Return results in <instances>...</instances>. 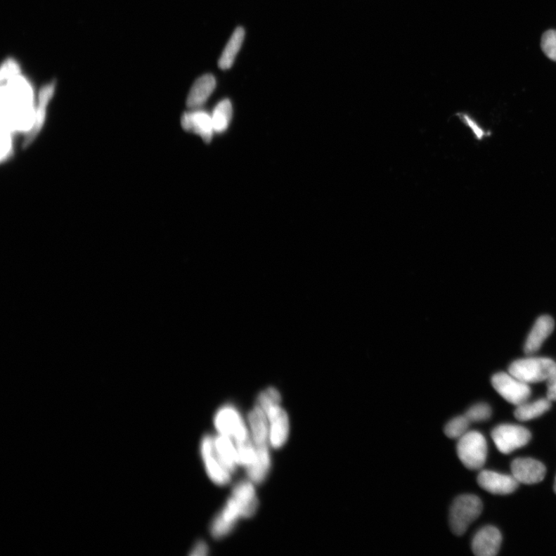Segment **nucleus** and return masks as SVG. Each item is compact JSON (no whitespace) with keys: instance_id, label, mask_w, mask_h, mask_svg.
<instances>
[{"instance_id":"11","label":"nucleus","mask_w":556,"mask_h":556,"mask_svg":"<svg viewBox=\"0 0 556 556\" xmlns=\"http://www.w3.org/2000/svg\"><path fill=\"white\" fill-rule=\"evenodd\" d=\"M503 542L500 531L496 527L486 526L477 532L472 540V551L477 556L496 555Z\"/></svg>"},{"instance_id":"6","label":"nucleus","mask_w":556,"mask_h":556,"mask_svg":"<svg viewBox=\"0 0 556 556\" xmlns=\"http://www.w3.org/2000/svg\"><path fill=\"white\" fill-rule=\"evenodd\" d=\"M201 453L205 462L207 472L211 480L219 485H224L231 481V472L218 458L214 441L210 436L203 438L201 444Z\"/></svg>"},{"instance_id":"15","label":"nucleus","mask_w":556,"mask_h":556,"mask_svg":"<svg viewBox=\"0 0 556 556\" xmlns=\"http://www.w3.org/2000/svg\"><path fill=\"white\" fill-rule=\"evenodd\" d=\"M240 516H241L240 509L234 500L231 498L222 512L216 516L212 524L211 532L214 537L219 538L228 534Z\"/></svg>"},{"instance_id":"9","label":"nucleus","mask_w":556,"mask_h":556,"mask_svg":"<svg viewBox=\"0 0 556 556\" xmlns=\"http://www.w3.org/2000/svg\"><path fill=\"white\" fill-rule=\"evenodd\" d=\"M512 473L519 483L535 484L543 481L546 468L541 462L532 458H517L511 465Z\"/></svg>"},{"instance_id":"28","label":"nucleus","mask_w":556,"mask_h":556,"mask_svg":"<svg viewBox=\"0 0 556 556\" xmlns=\"http://www.w3.org/2000/svg\"><path fill=\"white\" fill-rule=\"evenodd\" d=\"M541 46L545 56L556 62V30L546 31L542 37Z\"/></svg>"},{"instance_id":"16","label":"nucleus","mask_w":556,"mask_h":556,"mask_svg":"<svg viewBox=\"0 0 556 556\" xmlns=\"http://www.w3.org/2000/svg\"><path fill=\"white\" fill-rule=\"evenodd\" d=\"M216 79L212 75H205L195 82L187 98V106L197 109L206 103L216 88Z\"/></svg>"},{"instance_id":"22","label":"nucleus","mask_w":556,"mask_h":556,"mask_svg":"<svg viewBox=\"0 0 556 556\" xmlns=\"http://www.w3.org/2000/svg\"><path fill=\"white\" fill-rule=\"evenodd\" d=\"M551 401L549 399H540L532 403H524L517 406L515 417L520 421H529L539 417L549 411L551 408Z\"/></svg>"},{"instance_id":"23","label":"nucleus","mask_w":556,"mask_h":556,"mask_svg":"<svg viewBox=\"0 0 556 556\" xmlns=\"http://www.w3.org/2000/svg\"><path fill=\"white\" fill-rule=\"evenodd\" d=\"M233 113L231 101L225 99L219 103L211 115L214 131L221 133L228 128Z\"/></svg>"},{"instance_id":"7","label":"nucleus","mask_w":556,"mask_h":556,"mask_svg":"<svg viewBox=\"0 0 556 556\" xmlns=\"http://www.w3.org/2000/svg\"><path fill=\"white\" fill-rule=\"evenodd\" d=\"M215 425L221 434L233 437L236 441L245 439L250 435L244 421L231 406L224 407L218 411Z\"/></svg>"},{"instance_id":"14","label":"nucleus","mask_w":556,"mask_h":556,"mask_svg":"<svg viewBox=\"0 0 556 556\" xmlns=\"http://www.w3.org/2000/svg\"><path fill=\"white\" fill-rule=\"evenodd\" d=\"M555 323L552 317L543 316L538 318L531 332L529 333L524 351L527 354H534L540 348L543 343L554 330Z\"/></svg>"},{"instance_id":"24","label":"nucleus","mask_w":556,"mask_h":556,"mask_svg":"<svg viewBox=\"0 0 556 556\" xmlns=\"http://www.w3.org/2000/svg\"><path fill=\"white\" fill-rule=\"evenodd\" d=\"M236 444L239 465L248 468L254 464L256 458L254 445L250 435L245 439L236 441Z\"/></svg>"},{"instance_id":"13","label":"nucleus","mask_w":556,"mask_h":556,"mask_svg":"<svg viewBox=\"0 0 556 556\" xmlns=\"http://www.w3.org/2000/svg\"><path fill=\"white\" fill-rule=\"evenodd\" d=\"M231 498L238 506L241 517L250 518L256 512L258 500L252 483L243 481L238 484L234 488Z\"/></svg>"},{"instance_id":"2","label":"nucleus","mask_w":556,"mask_h":556,"mask_svg":"<svg viewBox=\"0 0 556 556\" xmlns=\"http://www.w3.org/2000/svg\"><path fill=\"white\" fill-rule=\"evenodd\" d=\"M457 453L467 469L477 471L483 467L488 456L486 439L479 432H468L458 439Z\"/></svg>"},{"instance_id":"19","label":"nucleus","mask_w":556,"mask_h":556,"mask_svg":"<svg viewBox=\"0 0 556 556\" xmlns=\"http://www.w3.org/2000/svg\"><path fill=\"white\" fill-rule=\"evenodd\" d=\"M267 418V415L258 406H256L255 408L249 414V422L254 445L268 444L269 427Z\"/></svg>"},{"instance_id":"26","label":"nucleus","mask_w":556,"mask_h":556,"mask_svg":"<svg viewBox=\"0 0 556 556\" xmlns=\"http://www.w3.org/2000/svg\"><path fill=\"white\" fill-rule=\"evenodd\" d=\"M491 408L487 403H477L471 407L465 413L470 422L486 421L491 417Z\"/></svg>"},{"instance_id":"18","label":"nucleus","mask_w":556,"mask_h":556,"mask_svg":"<svg viewBox=\"0 0 556 556\" xmlns=\"http://www.w3.org/2000/svg\"><path fill=\"white\" fill-rule=\"evenodd\" d=\"M254 448L255 460L254 464L247 468V473L250 480L259 484L264 481L269 472L271 459L268 444L254 445Z\"/></svg>"},{"instance_id":"3","label":"nucleus","mask_w":556,"mask_h":556,"mask_svg":"<svg viewBox=\"0 0 556 556\" xmlns=\"http://www.w3.org/2000/svg\"><path fill=\"white\" fill-rule=\"evenodd\" d=\"M556 363L549 358H528L516 360L509 366V373L527 383H537L549 380Z\"/></svg>"},{"instance_id":"27","label":"nucleus","mask_w":556,"mask_h":556,"mask_svg":"<svg viewBox=\"0 0 556 556\" xmlns=\"http://www.w3.org/2000/svg\"><path fill=\"white\" fill-rule=\"evenodd\" d=\"M280 402V396L278 391L273 388H269L262 392L257 399V406L265 411L271 406L278 405Z\"/></svg>"},{"instance_id":"17","label":"nucleus","mask_w":556,"mask_h":556,"mask_svg":"<svg viewBox=\"0 0 556 556\" xmlns=\"http://www.w3.org/2000/svg\"><path fill=\"white\" fill-rule=\"evenodd\" d=\"M54 90V84H50L46 86L40 93V101H39V107L36 114L35 119L33 122L32 127L27 133L25 141H23V148H27L34 142L39 132L41 131L43 127L46 106H48L49 101H50Z\"/></svg>"},{"instance_id":"21","label":"nucleus","mask_w":556,"mask_h":556,"mask_svg":"<svg viewBox=\"0 0 556 556\" xmlns=\"http://www.w3.org/2000/svg\"><path fill=\"white\" fill-rule=\"evenodd\" d=\"M245 36V31L242 27L235 30L230 41L225 46L220 60H219L218 65L221 69L227 70L233 66L235 58H236L243 42H244Z\"/></svg>"},{"instance_id":"8","label":"nucleus","mask_w":556,"mask_h":556,"mask_svg":"<svg viewBox=\"0 0 556 556\" xmlns=\"http://www.w3.org/2000/svg\"><path fill=\"white\" fill-rule=\"evenodd\" d=\"M479 486L493 495H510L519 487V482L513 475L491 471H481L477 476Z\"/></svg>"},{"instance_id":"31","label":"nucleus","mask_w":556,"mask_h":556,"mask_svg":"<svg viewBox=\"0 0 556 556\" xmlns=\"http://www.w3.org/2000/svg\"><path fill=\"white\" fill-rule=\"evenodd\" d=\"M555 380H556V366L550 378L548 380V384H550V383L554 382Z\"/></svg>"},{"instance_id":"25","label":"nucleus","mask_w":556,"mask_h":556,"mask_svg":"<svg viewBox=\"0 0 556 556\" xmlns=\"http://www.w3.org/2000/svg\"><path fill=\"white\" fill-rule=\"evenodd\" d=\"M471 422L465 416H459L450 420L444 427V434L451 439H460L467 432Z\"/></svg>"},{"instance_id":"1","label":"nucleus","mask_w":556,"mask_h":556,"mask_svg":"<svg viewBox=\"0 0 556 556\" xmlns=\"http://www.w3.org/2000/svg\"><path fill=\"white\" fill-rule=\"evenodd\" d=\"M481 500L474 495H463L453 500L449 514V524L454 535H464L470 526L481 515Z\"/></svg>"},{"instance_id":"30","label":"nucleus","mask_w":556,"mask_h":556,"mask_svg":"<svg viewBox=\"0 0 556 556\" xmlns=\"http://www.w3.org/2000/svg\"><path fill=\"white\" fill-rule=\"evenodd\" d=\"M547 398L556 401V380L548 384Z\"/></svg>"},{"instance_id":"5","label":"nucleus","mask_w":556,"mask_h":556,"mask_svg":"<svg viewBox=\"0 0 556 556\" xmlns=\"http://www.w3.org/2000/svg\"><path fill=\"white\" fill-rule=\"evenodd\" d=\"M493 387L506 401L519 406L528 401L531 389L527 383L515 378L510 373H499L493 375Z\"/></svg>"},{"instance_id":"4","label":"nucleus","mask_w":556,"mask_h":556,"mask_svg":"<svg viewBox=\"0 0 556 556\" xmlns=\"http://www.w3.org/2000/svg\"><path fill=\"white\" fill-rule=\"evenodd\" d=\"M491 437L500 453L508 454L523 448L531 441L529 430L515 425H500L492 430Z\"/></svg>"},{"instance_id":"29","label":"nucleus","mask_w":556,"mask_h":556,"mask_svg":"<svg viewBox=\"0 0 556 556\" xmlns=\"http://www.w3.org/2000/svg\"><path fill=\"white\" fill-rule=\"evenodd\" d=\"M208 553L207 545L202 542H200L195 546L193 551L190 554L193 556L207 555Z\"/></svg>"},{"instance_id":"20","label":"nucleus","mask_w":556,"mask_h":556,"mask_svg":"<svg viewBox=\"0 0 556 556\" xmlns=\"http://www.w3.org/2000/svg\"><path fill=\"white\" fill-rule=\"evenodd\" d=\"M215 450L223 465L232 473L239 465L236 446L231 441V437L223 434L216 437Z\"/></svg>"},{"instance_id":"10","label":"nucleus","mask_w":556,"mask_h":556,"mask_svg":"<svg viewBox=\"0 0 556 556\" xmlns=\"http://www.w3.org/2000/svg\"><path fill=\"white\" fill-rule=\"evenodd\" d=\"M264 413L267 415L270 428L269 439L275 448H280L286 442L289 434V420L286 412L278 405L272 406Z\"/></svg>"},{"instance_id":"12","label":"nucleus","mask_w":556,"mask_h":556,"mask_svg":"<svg viewBox=\"0 0 556 556\" xmlns=\"http://www.w3.org/2000/svg\"><path fill=\"white\" fill-rule=\"evenodd\" d=\"M181 123L185 131L199 135L205 143H209L212 140L214 129L212 117L208 113L202 111L185 113Z\"/></svg>"},{"instance_id":"32","label":"nucleus","mask_w":556,"mask_h":556,"mask_svg":"<svg viewBox=\"0 0 556 556\" xmlns=\"http://www.w3.org/2000/svg\"><path fill=\"white\" fill-rule=\"evenodd\" d=\"M554 491H555V494H556V477H555V484H554Z\"/></svg>"}]
</instances>
